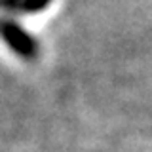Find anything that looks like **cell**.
I'll use <instances>...</instances> for the list:
<instances>
[{"instance_id": "obj_1", "label": "cell", "mask_w": 152, "mask_h": 152, "mask_svg": "<svg viewBox=\"0 0 152 152\" xmlns=\"http://www.w3.org/2000/svg\"><path fill=\"white\" fill-rule=\"evenodd\" d=\"M2 34L6 36V40L15 48V50L21 51V53H31L32 51V40L27 34H23L17 27H12V25L2 27Z\"/></svg>"}]
</instances>
